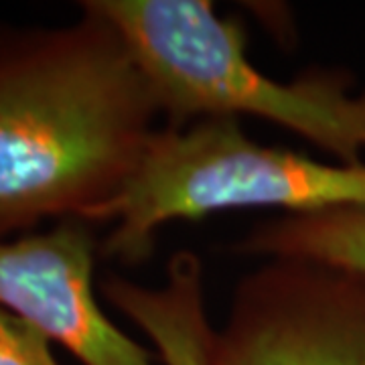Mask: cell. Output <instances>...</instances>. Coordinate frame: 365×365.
Wrapping results in <instances>:
<instances>
[{"label":"cell","instance_id":"7a4b0ae2","mask_svg":"<svg viewBox=\"0 0 365 365\" xmlns=\"http://www.w3.org/2000/svg\"><path fill=\"white\" fill-rule=\"evenodd\" d=\"M126 41L167 128L205 118L256 116L361 165L365 91L339 71L276 81L250 61L248 37L209 0H91Z\"/></svg>","mask_w":365,"mask_h":365},{"label":"cell","instance_id":"ba28073f","mask_svg":"<svg viewBox=\"0 0 365 365\" xmlns=\"http://www.w3.org/2000/svg\"><path fill=\"white\" fill-rule=\"evenodd\" d=\"M0 365H61L51 341L25 319L0 307Z\"/></svg>","mask_w":365,"mask_h":365},{"label":"cell","instance_id":"5b68a950","mask_svg":"<svg viewBox=\"0 0 365 365\" xmlns=\"http://www.w3.org/2000/svg\"><path fill=\"white\" fill-rule=\"evenodd\" d=\"M98 256L90 223L79 220L0 240V307L63 345L81 365H155L102 311L93 288Z\"/></svg>","mask_w":365,"mask_h":365},{"label":"cell","instance_id":"8992f818","mask_svg":"<svg viewBox=\"0 0 365 365\" xmlns=\"http://www.w3.org/2000/svg\"><path fill=\"white\" fill-rule=\"evenodd\" d=\"M100 292L138 327L163 365H213V327L205 309L203 262L191 250L170 256L163 284L144 287L126 276L108 274Z\"/></svg>","mask_w":365,"mask_h":365},{"label":"cell","instance_id":"52a82bcc","mask_svg":"<svg viewBox=\"0 0 365 365\" xmlns=\"http://www.w3.org/2000/svg\"><path fill=\"white\" fill-rule=\"evenodd\" d=\"M234 250L262 260H309L365 274V207L282 213L246 232Z\"/></svg>","mask_w":365,"mask_h":365},{"label":"cell","instance_id":"6da1fadb","mask_svg":"<svg viewBox=\"0 0 365 365\" xmlns=\"http://www.w3.org/2000/svg\"><path fill=\"white\" fill-rule=\"evenodd\" d=\"M158 106L91 0L61 26H0V240L79 220L126 187Z\"/></svg>","mask_w":365,"mask_h":365},{"label":"cell","instance_id":"277c9868","mask_svg":"<svg viewBox=\"0 0 365 365\" xmlns=\"http://www.w3.org/2000/svg\"><path fill=\"white\" fill-rule=\"evenodd\" d=\"M213 365H365V274L270 258L240 278Z\"/></svg>","mask_w":365,"mask_h":365},{"label":"cell","instance_id":"3957f363","mask_svg":"<svg viewBox=\"0 0 365 365\" xmlns=\"http://www.w3.org/2000/svg\"><path fill=\"white\" fill-rule=\"evenodd\" d=\"M252 207L284 213L365 207V163H321L258 144L242 130L240 118H205L185 128H158L126 187L83 222L114 223L100 254L132 266L153 254L167 223Z\"/></svg>","mask_w":365,"mask_h":365}]
</instances>
